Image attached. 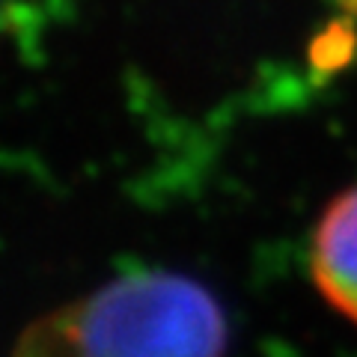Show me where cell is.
I'll use <instances>...</instances> for the list:
<instances>
[{"instance_id": "1", "label": "cell", "mask_w": 357, "mask_h": 357, "mask_svg": "<svg viewBox=\"0 0 357 357\" xmlns=\"http://www.w3.org/2000/svg\"><path fill=\"white\" fill-rule=\"evenodd\" d=\"M227 319L199 283L140 271L33 325L18 357H223Z\"/></svg>"}, {"instance_id": "2", "label": "cell", "mask_w": 357, "mask_h": 357, "mask_svg": "<svg viewBox=\"0 0 357 357\" xmlns=\"http://www.w3.org/2000/svg\"><path fill=\"white\" fill-rule=\"evenodd\" d=\"M312 280L357 325V188L328 206L312 238Z\"/></svg>"}]
</instances>
